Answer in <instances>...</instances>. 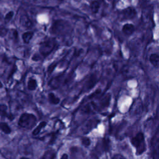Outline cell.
Here are the masks:
<instances>
[{"label": "cell", "instance_id": "6da1fadb", "mask_svg": "<svg viewBox=\"0 0 159 159\" xmlns=\"http://www.w3.org/2000/svg\"><path fill=\"white\" fill-rule=\"evenodd\" d=\"M131 143L136 150L137 155H142L146 150L145 137L142 132H138L131 139Z\"/></svg>", "mask_w": 159, "mask_h": 159}, {"label": "cell", "instance_id": "7a4b0ae2", "mask_svg": "<svg viewBox=\"0 0 159 159\" xmlns=\"http://www.w3.org/2000/svg\"><path fill=\"white\" fill-rule=\"evenodd\" d=\"M36 122L37 118L34 115L24 113L21 116L19 119L18 124L22 128L30 129L36 125Z\"/></svg>", "mask_w": 159, "mask_h": 159}, {"label": "cell", "instance_id": "3957f363", "mask_svg": "<svg viewBox=\"0 0 159 159\" xmlns=\"http://www.w3.org/2000/svg\"><path fill=\"white\" fill-rule=\"evenodd\" d=\"M56 47V42L52 39H47L42 41L39 47V52L43 56H48L54 50Z\"/></svg>", "mask_w": 159, "mask_h": 159}, {"label": "cell", "instance_id": "277c9868", "mask_svg": "<svg viewBox=\"0 0 159 159\" xmlns=\"http://www.w3.org/2000/svg\"><path fill=\"white\" fill-rule=\"evenodd\" d=\"M137 15L136 10L133 7H128L124 9L121 13V16L123 19H132Z\"/></svg>", "mask_w": 159, "mask_h": 159}, {"label": "cell", "instance_id": "5b68a950", "mask_svg": "<svg viewBox=\"0 0 159 159\" xmlns=\"http://www.w3.org/2000/svg\"><path fill=\"white\" fill-rule=\"evenodd\" d=\"M135 31L136 27L132 23H126L122 27V32L126 36L132 35Z\"/></svg>", "mask_w": 159, "mask_h": 159}, {"label": "cell", "instance_id": "8992f818", "mask_svg": "<svg viewBox=\"0 0 159 159\" xmlns=\"http://www.w3.org/2000/svg\"><path fill=\"white\" fill-rule=\"evenodd\" d=\"M0 116L2 117H6L10 120H13L15 119V116L13 115L8 114V107L5 104H0Z\"/></svg>", "mask_w": 159, "mask_h": 159}, {"label": "cell", "instance_id": "52a82bcc", "mask_svg": "<svg viewBox=\"0 0 159 159\" xmlns=\"http://www.w3.org/2000/svg\"><path fill=\"white\" fill-rule=\"evenodd\" d=\"M21 25L25 28H31L32 26V23L30 18L27 15H21L19 19Z\"/></svg>", "mask_w": 159, "mask_h": 159}, {"label": "cell", "instance_id": "ba28073f", "mask_svg": "<svg viewBox=\"0 0 159 159\" xmlns=\"http://www.w3.org/2000/svg\"><path fill=\"white\" fill-rule=\"evenodd\" d=\"M149 62L155 69L159 68V54L157 53H153L149 57Z\"/></svg>", "mask_w": 159, "mask_h": 159}, {"label": "cell", "instance_id": "9c48e42d", "mask_svg": "<svg viewBox=\"0 0 159 159\" xmlns=\"http://www.w3.org/2000/svg\"><path fill=\"white\" fill-rule=\"evenodd\" d=\"M100 8H101V4H100L99 2L97 1V0H94V1H92L91 2L90 9L93 13L96 14V13H98Z\"/></svg>", "mask_w": 159, "mask_h": 159}, {"label": "cell", "instance_id": "30bf717a", "mask_svg": "<svg viewBox=\"0 0 159 159\" xmlns=\"http://www.w3.org/2000/svg\"><path fill=\"white\" fill-rule=\"evenodd\" d=\"M48 98L49 102L52 104H58L60 103V98L57 96H56L53 93H50L48 95Z\"/></svg>", "mask_w": 159, "mask_h": 159}, {"label": "cell", "instance_id": "8fae6325", "mask_svg": "<svg viewBox=\"0 0 159 159\" xmlns=\"http://www.w3.org/2000/svg\"><path fill=\"white\" fill-rule=\"evenodd\" d=\"M33 34H34V33L31 31H27V32H24L22 36V38H23L24 42L26 44L29 43L32 37H33Z\"/></svg>", "mask_w": 159, "mask_h": 159}, {"label": "cell", "instance_id": "7c38bea8", "mask_svg": "<svg viewBox=\"0 0 159 159\" xmlns=\"http://www.w3.org/2000/svg\"><path fill=\"white\" fill-rule=\"evenodd\" d=\"M110 95L109 94L105 95L100 101V104L103 107H107L110 102Z\"/></svg>", "mask_w": 159, "mask_h": 159}, {"label": "cell", "instance_id": "4fadbf2b", "mask_svg": "<svg viewBox=\"0 0 159 159\" xmlns=\"http://www.w3.org/2000/svg\"><path fill=\"white\" fill-rule=\"evenodd\" d=\"M47 125V123L45 121H42L41 122L33 131L32 132V134L34 136H37V134H39L40 133V132L41 131V130L45 128Z\"/></svg>", "mask_w": 159, "mask_h": 159}, {"label": "cell", "instance_id": "5bb4252c", "mask_svg": "<svg viewBox=\"0 0 159 159\" xmlns=\"http://www.w3.org/2000/svg\"><path fill=\"white\" fill-rule=\"evenodd\" d=\"M0 130L6 134H9L11 132V129L8 124L5 123H0Z\"/></svg>", "mask_w": 159, "mask_h": 159}, {"label": "cell", "instance_id": "9a60e30c", "mask_svg": "<svg viewBox=\"0 0 159 159\" xmlns=\"http://www.w3.org/2000/svg\"><path fill=\"white\" fill-rule=\"evenodd\" d=\"M37 83L35 79H30L27 83V88L31 91H34L37 88Z\"/></svg>", "mask_w": 159, "mask_h": 159}, {"label": "cell", "instance_id": "2e32d148", "mask_svg": "<svg viewBox=\"0 0 159 159\" xmlns=\"http://www.w3.org/2000/svg\"><path fill=\"white\" fill-rule=\"evenodd\" d=\"M54 157V155L53 154L52 152H47L43 156H42L40 159H53Z\"/></svg>", "mask_w": 159, "mask_h": 159}, {"label": "cell", "instance_id": "e0dca14e", "mask_svg": "<svg viewBox=\"0 0 159 159\" xmlns=\"http://www.w3.org/2000/svg\"><path fill=\"white\" fill-rule=\"evenodd\" d=\"M82 143L85 147H88L91 144V140L88 137H82Z\"/></svg>", "mask_w": 159, "mask_h": 159}, {"label": "cell", "instance_id": "ac0fdd59", "mask_svg": "<svg viewBox=\"0 0 159 159\" xmlns=\"http://www.w3.org/2000/svg\"><path fill=\"white\" fill-rule=\"evenodd\" d=\"M13 16H14V12L13 11H11L10 12H8L6 15V16H5V19L6 22H9L10 21H11V19L13 18Z\"/></svg>", "mask_w": 159, "mask_h": 159}, {"label": "cell", "instance_id": "d6986e66", "mask_svg": "<svg viewBox=\"0 0 159 159\" xmlns=\"http://www.w3.org/2000/svg\"><path fill=\"white\" fill-rule=\"evenodd\" d=\"M8 32V29L5 27H0V36L5 37L7 35Z\"/></svg>", "mask_w": 159, "mask_h": 159}, {"label": "cell", "instance_id": "ffe728a7", "mask_svg": "<svg viewBox=\"0 0 159 159\" xmlns=\"http://www.w3.org/2000/svg\"><path fill=\"white\" fill-rule=\"evenodd\" d=\"M57 139V134L56 132H52L50 136V139L49 140V144H54Z\"/></svg>", "mask_w": 159, "mask_h": 159}, {"label": "cell", "instance_id": "44dd1931", "mask_svg": "<svg viewBox=\"0 0 159 159\" xmlns=\"http://www.w3.org/2000/svg\"><path fill=\"white\" fill-rule=\"evenodd\" d=\"M112 159H126V158L125 157H124L123 155L118 153V154L115 155L113 157Z\"/></svg>", "mask_w": 159, "mask_h": 159}, {"label": "cell", "instance_id": "7402d4cb", "mask_svg": "<svg viewBox=\"0 0 159 159\" xmlns=\"http://www.w3.org/2000/svg\"><path fill=\"white\" fill-rule=\"evenodd\" d=\"M61 159H69V156H68L67 154L64 153V154H63V155H62Z\"/></svg>", "mask_w": 159, "mask_h": 159}, {"label": "cell", "instance_id": "603a6c76", "mask_svg": "<svg viewBox=\"0 0 159 159\" xmlns=\"http://www.w3.org/2000/svg\"><path fill=\"white\" fill-rule=\"evenodd\" d=\"M3 87V83H2V82L0 81V88H2Z\"/></svg>", "mask_w": 159, "mask_h": 159}, {"label": "cell", "instance_id": "cb8c5ba5", "mask_svg": "<svg viewBox=\"0 0 159 159\" xmlns=\"http://www.w3.org/2000/svg\"><path fill=\"white\" fill-rule=\"evenodd\" d=\"M20 159H29V158H28L27 157H21Z\"/></svg>", "mask_w": 159, "mask_h": 159}]
</instances>
